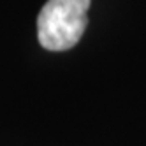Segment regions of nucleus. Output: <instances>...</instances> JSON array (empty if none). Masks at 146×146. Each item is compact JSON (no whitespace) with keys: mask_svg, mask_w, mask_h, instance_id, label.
I'll return each instance as SVG.
<instances>
[{"mask_svg":"<svg viewBox=\"0 0 146 146\" xmlns=\"http://www.w3.org/2000/svg\"><path fill=\"white\" fill-rule=\"evenodd\" d=\"M92 0H48L37 16V39L49 51L74 48L88 25Z\"/></svg>","mask_w":146,"mask_h":146,"instance_id":"obj_1","label":"nucleus"}]
</instances>
